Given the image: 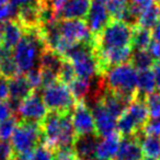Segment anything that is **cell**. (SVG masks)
<instances>
[{
  "label": "cell",
  "instance_id": "cell-26",
  "mask_svg": "<svg viewBox=\"0 0 160 160\" xmlns=\"http://www.w3.org/2000/svg\"><path fill=\"white\" fill-rule=\"evenodd\" d=\"M139 131H142L139 125L137 124L136 120L129 114V112L127 111V110L118 118L116 132H118L122 137L135 135V134L138 133Z\"/></svg>",
  "mask_w": 160,
  "mask_h": 160
},
{
  "label": "cell",
  "instance_id": "cell-40",
  "mask_svg": "<svg viewBox=\"0 0 160 160\" xmlns=\"http://www.w3.org/2000/svg\"><path fill=\"white\" fill-rule=\"evenodd\" d=\"M12 115H16V114H14L9 101H0V123L11 118Z\"/></svg>",
  "mask_w": 160,
  "mask_h": 160
},
{
  "label": "cell",
  "instance_id": "cell-41",
  "mask_svg": "<svg viewBox=\"0 0 160 160\" xmlns=\"http://www.w3.org/2000/svg\"><path fill=\"white\" fill-rule=\"evenodd\" d=\"M9 99V82L8 79L0 76V101H6Z\"/></svg>",
  "mask_w": 160,
  "mask_h": 160
},
{
  "label": "cell",
  "instance_id": "cell-29",
  "mask_svg": "<svg viewBox=\"0 0 160 160\" xmlns=\"http://www.w3.org/2000/svg\"><path fill=\"white\" fill-rule=\"evenodd\" d=\"M105 7L112 20L124 21L129 11V0H109Z\"/></svg>",
  "mask_w": 160,
  "mask_h": 160
},
{
  "label": "cell",
  "instance_id": "cell-50",
  "mask_svg": "<svg viewBox=\"0 0 160 160\" xmlns=\"http://www.w3.org/2000/svg\"><path fill=\"white\" fill-rule=\"evenodd\" d=\"M153 2H156V3H160V0H152Z\"/></svg>",
  "mask_w": 160,
  "mask_h": 160
},
{
  "label": "cell",
  "instance_id": "cell-14",
  "mask_svg": "<svg viewBox=\"0 0 160 160\" xmlns=\"http://www.w3.org/2000/svg\"><path fill=\"white\" fill-rule=\"evenodd\" d=\"M100 101L102 102L103 107L107 109V111L115 118H120L126 111V109L132 102L127 98L112 91V90L107 89V88H105L104 92L101 96Z\"/></svg>",
  "mask_w": 160,
  "mask_h": 160
},
{
  "label": "cell",
  "instance_id": "cell-24",
  "mask_svg": "<svg viewBox=\"0 0 160 160\" xmlns=\"http://www.w3.org/2000/svg\"><path fill=\"white\" fill-rule=\"evenodd\" d=\"M160 21V3L153 2L144 9L138 18L137 25L145 29L152 30Z\"/></svg>",
  "mask_w": 160,
  "mask_h": 160
},
{
  "label": "cell",
  "instance_id": "cell-51",
  "mask_svg": "<svg viewBox=\"0 0 160 160\" xmlns=\"http://www.w3.org/2000/svg\"><path fill=\"white\" fill-rule=\"evenodd\" d=\"M14 160H18V159H17V158H16V159H14Z\"/></svg>",
  "mask_w": 160,
  "mask_h": 160
},
{
  "label": "cell",
  "instance_id": "cell-17",
  "mask_svg": "<svg viewBox=\"0 0 160 160\" xmlns=\"http://www.w3.org/2000/svg\"><path fill=\"white\" fill-rule=\"evenodd\" d=\"M122 136L115 132L100 139L96 150V157L101 160H114L118 151Z\"/></svg>",
  "mask_w": 160,
  "mask_h": 160
},
{
  "label": "cell",
  "instance_id": "cell-3",
  "mask_svg": "<svg viewBox=\"0 0 160 160\" xmlns=\"http://www.w3.org/2000/svg\"><path fill=\"white\" fill-rule=\"evenodd\" d=\"M45 47L41 28L24 31L23 38L13 49V58L21 73H27L35 68L41 53Z\"/></svg>",
  "mask_w": 160,
  "mask_h": 160
},
{
  "label": "cell",
  "instance_id": "cell-35",
  "mask_svg": "<svg viewBox=\"0 0 160 160\" xmlns=\"http://www.w3.org/2000/svg\"><path fill=\"white\" fill-rule=\"evenodd\" d=\"M25 77H27L30 86H31L34 91H38V89H42V72H41L40 67L29 70L25 73Z\"/></svg>",
  "mask_w": 160,
  "mask_h": 160
},
{
  "label": "cell",
  "instance_id": "cell-38",
  "mask_svg": "<svg viewBox=\"0 0 160 160\" xmlns=\"http://www.w3.org/2000/svg\"><path fill=\"white\" fill-rule=\"evenodd\" d=\"M142 132L146 136H160V118H151L144 125Z\"/></svg>",
  "mask_w": 160,
  "mask_h": 160
},
{
  "label": "cell",
  "instance_id": "cell-21",
  "mask_svg": "<svg viewBox=\"0 0 160 160\" xmlns=\"http://www.w3.org/2000/svg\"><path fill=\"white\" fill-rule=\"evenodd\" d=\"M156 89L155 76L152 69L139 70L137 75V97L146 98Z\"/></svg>",
  "mask_w": 160,
  "mask_h": 160
},
{
  "label": "cell",
  "instance_id": "cell-28",
  "mask_svg": "<svg viewBox=\"0 0 160 160\" xmlns=\"http://www.w3.org/2000/svg\"><path fill=\"white\" fill-rule=\"evenodd\" d=\"M129 62L133 65L136 70L139 71L152 69L156 64V60L148 52V49H146V51H133Z\"/></svg>",
  "mask_w": 160,
  "mask_h": 160
},
{
  "label": "cell",
  "instance_id": "cell-5",
  "mask_svg": "<svg viewBox=\"0 0 160 160\" xmlns=\"http://www.w3.org/2000/svg\"><path fill=\"white\" fill-rule=\"evenodd\" d=\"M10 139L16 156L30 155L42 142L41 123L19 120L18 126Z\"/></svg>",
  "mask_w": 160,
  "mask_h": 160
},
{
  "label": "cell",
  "instance_id": "cell-31",
  "mask_svg": "<svg viewBox=\"0 0 160 160\" xmlns=\"http://www.w3.org/2000/svg\"><path fill=\"white\" fill-rule=\"evenodd\" d=\"M19 118L17 115H12L11 118L0 123V139L9 140L12 137L17 126H18Z\"/></svg>",
  "mask_w": 160,
  "mask_h": 160
},
{
  "label": "cell",
  "instance_id": "cell-43",
  "mask_svg": "<svg viewBox=\"0 0 160 160\" xmlns=\"http://www.w3.org/2000/svg\"><path fill=\"white\" fill-rule=\"evenodd\" d=\"M36 0H10V2L17 8H20L22 6H25V5H29V3H32V2H35Z\"/></svg>",
  "mask_w": 160,
  "mask_h": 160
},
{
  "label": "cell",
  "instance_id": "cell-45",
  "mask_svg": "<svg viewBox=\"0 0 160 160\" xmlns=\"http://www.w3.org/2000/svg\"><path fill=\"white\" fill-rule=\"evenodd\" d=\"M10 2V0H0V7H2L5 5H8Z\"/></svg>",
  "mask_w": 160,
  "mask_h": 160
},
{
  "label": "cell",
  "instance_id": "cell-25",
  "mask_svg": "<svg viewBox=\"0 0 160 160\" xmlns=\"http://www.w3.org/2000/svg\"><path fill=\"white\" fill-rule=\"evenodd\" d=\"M152 32L151 30L145 29L139 25H136L133 29L132 38V48L133 51H146L150 43L152 42Z\"/></svg>",
  "mask_w": 160,
  "mask_h": 160
},
{
  "label": "cell",
  "instance_id": "cell-49",
  "mask_svg": "<svg viewBox=\"0 0 160 160\" xmlns=\"http://www.w3.org/2000/svg\"><path fill=\"white\" fill-rule=\"evenodd\" d=\"M142 160H156V159H152V158H148V157H146V158H142Z\"/></svg>",
  "mask_w": 160,
  "mask_h": 160
},
{
  "label": "cell",
  "instance_id": "cell-42",
  "mask_svg": "<svg viewBox=\"0 0 160 160\" xmlns=\"http://www.w3.org/2000/svg\"><path fill=\"white\" fill-rule=\"evenodd\" d=\"M152 72L153 76H155L156 88L158 89V91H160V64L156 62L155 66L152 67Z\"/></svg>",
  "mask_w": 160,
  "mask_h": 160
},
{
  "label": "cell",
  "instance_id": "cell-9",
  "mask_svg": "<svg viewBox=\"0 0 160 160\" xmlns=\"http://www.w3.org/2000/svg\"><path fill=\"white\" fill-rule=\"evenodd\" d=\"M71 120L77 136L97 134L93 114L85 101H77L71 112Z\"/></svg>",
  "mask_w": 160,
  "mask_h": 160
},
{
  "label": "cell",
  "instance_id": "cell-7",
  "mask_svg": "<svg viewBox=\"0 0 160 160\" xmlns=\"http://www.w3.org/2000/svg\"><path fill=\"white\" fill-rule=\"evenodd\" d=\"M58 28L62 36L70 44L86 42L93 43V36L87 23L81 19H59Z\"/></svg>",
  "mask_w": 160,
  "mask_h": 160
},
{
  "label": "cell",
  "instance_id": "cell-32",
  "mask_svg": "<svg viewBox=\"0 0 160 160\" xmlns=\"http://www.w3.org/2000/svg\"><path fill=\"white\" fill-rule=\"evenodd\" d=\"M145 102L148 108L149 116L151 118H160V91L152 92L145 98Z\"/></svg>",
  "mask_w": 160,
  "mask_h": 160
},
{
  "label": "cell",
  "instance_id": "cell-48",
  "mask_svg": "<svg viewBox=\"0 0 160 160\" xmlns=\"http://www.w3.org/2000/svg\"><path fill=\"white\" fill-rule=\"evenodd\" d=\"M87 160H101V159H99V158H97V157H92V158H89V159H87Z\"/></svg>",
  "mask_w": 160,
  "mask_h": 160
},
{
  "label": "cell",
  "instance_id": "cell-34",
  "mask_svg": "<svg viewBox=\"0 0 160 160\" xmlns=\"http://www.w3.org/2000/svg\"><path fill=\"white\" fill-rule=\"evenodd\" d=\"M28 160H54V150L46 144L41 142L30 155Z\"/></svg>",
  "mask_w": 160,
  "mask_h": 160
},
{
  "label": "cell",
  "instance_id": "cell-46",
  "mask_svg": "<svg viewBox=\"0 0 160 160\" xmlns=\"http://www.w3.org/2000/svg\"><path fill=\"white\" fill-rule=\"evenodd\" d=\"M2 43V24L0 23V44Z\"/></svg>",
  "mask_w": 160,
  "mask_h": 160
},
{
  "label": "cell",
  "instance_id": "cell-1",
  "mask_svg": "<svg viewBox=\"0 0 160 160\" xmlns=\"http://www.w3.org/2000/svg\"><path fill=\"white\" fill-rule=\"evenodd\" d=\"M71 112L49 111L41 122L43 139L49 148L72 147L77 137L71 120Z\"/></svg>",
  "mask_w": 160,
  "mask_h": 160
},
{
  "label": "cell",
  "instance_id": "cell-27",
  "mask_svg": "<svg viewBox=\"0 0 160 160\" xmlns=\"http://www.w3.org/2000/svg\"><path fill=\"white\" fill-rule=\"evenodd\" d=\"M73 98L77 101H86L92 89V79L76 77L68 85Z\"/></svg>",
  "mask_w": 160,
  "mask_h": 160
},
{
  "label": "cell",
  "instance_id": "cell-8",
  "mask_svg": "<svg viewBox=\"0 0 160 160\" xmlns=\"http://www.w3.org/2000/svg\"><path fill=\"white\" fill-rule=\"evenodd\" d=\"M47 113L48 112L42 98V94H40L38 91H33L21 102L16 115L20 121L41 123Z\"/></svg>",
  "mask_w": 160,
  "mask_h": 160
},
{
  "label": "cell",
  "instance_id": "cell-4",
  "mask_svg": "<svg viewBox=\"0 0 160 160\" xmlns=\"http://www.w3.org/2000/svg\"><path fill=\"white\" fill-rule=\"evenodd\" d=\"M133 29L134 27L124 21L111 20L109 24L93 38L94 51H107L131 46Z\"/></svg>",
  "mask_w": 160,
  "mask_h": 160
},
{
  "label": "cell",
  "instance_id": "cell-47",
  "mask_svg": "<svg viewBox=\"0 0 160 160\" xmlns=\"http://www.w3.org/2000/svg\"><path fill=\"white\" fill-rule=\"evenodd\" d=\"M94 2H100V3H103V5H105V3L109 1V0H93Z\"/></svg>",
  "mask_w": 160,
  "mask_h": 160
},
{
  "label": "cell",
  "instance_id": "cell-39",
  "mask_svg": "<svg viewBox=\"0 0 160 160\" xmlns=\"http://www.w3.org/2000/svg\"><path fill=\"white\" fill-rule=\"evenodd\" d=\"M17 12H18V8L14 7L11 2L0 7V23L9 20V19L16 18Z\"/></svg>",
  "mask_w": 160,
  "mask_h": 160
},
{
  "label": "cell",
  "instance_id": "cell-16",
  "mask_svg": "<svg viewBox=\"0 0 160 160\" xmlns=\"http://www.w3.org/2000/svg\"><path fill=\"white\" fill-rule=\"evenodd\" d=\"M100 138L97 134L90 135L77 136L73 142V150H75L79 160H87L96 156L97 146H98Z\"/></svg>",
  "mask_w": 160,
  "mask_h": 160
},
{
  "label": "cell",
  "instance_id": "cell-33",
  "mask_svg": "<svg viewBox=\"0 0 160 160\" xmlns=\"http://www.w3.org/2000/svg\"><path fill=\"white\" fill-rule=\"evenodd\" d=\"M76 77H77V75H76L75 68H73L71 62L65 58L64 62H62V67H60L59 73H58L59 81H62V83H65V85L68 86Z\"/></svg>",
  "mask_w": 160,
  "mask_h": 160
},
{
  "label": "cell",
  "instance_id": "cell-52",
  "mask_svg": "<svg viewBox=\"0 0 160 160\" xmlns=\"http://www.w3.org/2000/svg\"><path fill=\"white\" fill-rule=\"evenodd\" d=\"M0 76H1V75H0Z\"/></svg>",
  "mask_w": 160,
  "mask_h": 160
},
{
  "label": "cell",
  "instance_id": "cell-11",
  "mask_svg": "<svg viewBox=\"0 0 160 160\" xmlns=\"http://www.w3.org/2000/svg\"><path fill=\"white\" fill-rule=\"evenodd\" d=\"M8 82H9V99L8 101L11 105L14 114H17L21 102L25 98H28L34 90L32 89L27 77L23 73H20V75L9 79Z\"/></svg>",
  "mask_w": 160,
  "mask_h": 160
},
{
  "label": "cell",
  "instance_id": "cell-19",
  "mask_svg": "<svg viewBox=\"0 0 160 160\" xmlns=\"http://www.w3.org/2000/svg\"><path fill=\"white\" fill-rule=\"evenodd\" d=\"M91 7V0H68L59 13V19L85 20Z\"/></svg>",
  "mask_w": 160,
  "mask_h": 160
},
{
  "label": "cell",
  "instance_id": "cell-15",
  "mask_svg": "<svg viewBox=\"0 0 160 160\" xmlns=\"http://www.w3.org/2000/svg\"><path fill=\"white\" fill-rule=\"evenodd\" d=\"M142 158L144 153L137 135L122 137L114 160H142Z\"/></svg>",
  "mask_w": 160,
  "mask_h": 160
},
{
  "label": "cell",
  "instance_id": "cell-30",
  "mask_svg": "<svg viewBox=\"0 0 160 160\" xmlns=\"http://www.w3.org/2000/svg\"><path fill=\"white\" fill-rule=\"evenodd\" d=\"M20 70L18 68L16 60L13 58V55L5 58L3 60L0 62V75L5 77L6 79H11L16 76L20 75Z\"/></svg>",
  "mask_w": 160,
  "mask_h": 160
},
{
  "label": "cell",
  "instance_id": "cell-44",
  "mask_svg": "<svg viewBox=\"0 0 160 160\" xmlns=\"http://www.w3.org/2000/svg\"><path fill=\"white\" fill-rule=\"evenodd\" d=\"M152 38H155V41L160 42V21L157 23L155 28L152 29Z\"/></svg>",
  "mask_w": 160,
  "mask_h": 160
},
{
  "label": "cell",
  "instance_id": "cell-22",
  "mask_svg": "<svg viewBox=\"0 0 160 160\" xmlns=\"http://www.w3.org/2000/svg\"><path fill=\"white\" fill-rule=\"evenodd\" d=\"M127 111L129 112L132 116L136 120L137 124L139 125L140 129L144 127V125L148 122L149 120V111L148 108L145 102V98H140V97H136L131 104L127 108Z\"/></svg>",
  "mask_w": 160,
  "mask_h": 160
},
{
  "label": "cell",
  "instance_id": "cell-12",
  "mask_svg": "<svg viewBox=\"0 0 160 160\" xmlns=\"http://www.w3.org/2000/svg\"><path fill=\"white\" fill-rule=\"evenodd\" d=\"M112 20L111 16L108 12L105 5L100 2H92L90 10L88 12V16L86 18L89 31L91 32L92 36H97Z\"/></svg>",
  "mask_w": 160,
  "mask_h": 160
},
{
  "label": "cell",
  "instance_id": "cell-20",
  "mask_svg": "<svg viewBox=\"0 0 160 160\" xmlns=\"http://www.w3.org/2000/svg\"><path fill=\"white\" fill-rule=\"evenodd\" d=\"M64 59L65 57H62L60 54L56 53L53 49L45 47L41 53L40 58H38V67L41 69H48V70L59 73Z\"/></svg>",
  "mask_w": 160,
  "mask_h": 160
},
{
  "label": "cell",
  "instance_id": "cell-2",
  "mask_svg": "<svg viewBox=\"0 0 160 160\" xmlns=\"http://www.w3.org/2000/svg\"><path fill=\"white\" fill-rule=\"evenodd\" d=\"M137 75L138 71L128 62L109 68L102 78L107 89L133 101L137 97Z\"/></svg>",
  "mask_w": 160,
  "mask_h": 160
},
{
  "label": "cell",
  "instance_id": "cell-6",
  "mask_svg": "<svg viewBox=\"0 0 160 160\" xmlns=\"http://www.w3.org/2000/svg\"><path fill=\"white\" fill-rule=\"evenodd\" d=\"M42 90V98L49 111L70 112L77 103L69 87L62 81H57Z\"/></svg>",
  "mask_w": 160,
  "mask_h": 160
},
{
  "label": "cell",
  "instance_id": "cell-13",
  "mask_svg": "<svg viewBox=\"0 0 160 160\" xmlns=\"http://www.w3.org/2000/svg\"><path fill=\"white\" fill-rule=\"evenodd\" d=\"M16 19L24 31L40 29L42 25V21H41V10L38 2L35 1L18 8Z\"/></svg>",
  "mask_w": 160,
  "mask_h": 160
},
{
  "label": "cell",
  "instance_id": "cell-36",
  "mask_svg": "<svg viewBox=\"0 0 160 160\" xmlns=\"http://www.w3.org/2000/svg\"><path fill=\"white\" fill-rule=\"evenodd\" d=\"M54 160H79L72 147H59L54 150Z\"/></svg>",
  "mask_w": 160,
  "mask_h": 160
},
{
  "label": "cell",
  "instance_id": "cell-10",
  "mask_svg": "<svg viewBox=\"0 0 160 160\" xmlns=\"http://www.w3.org/2000/svg\"><path fill=\"white\" fill-rule=\"evenodd\" d=\"M88 107L91 109L96 123V133L99 137H105L116 132V118L107 111L102 102L98 101L91 103Z\"/></svg>",
  "mask_w": 160,
  "mask_h": 160
},
{
  "label": "cell",
  "instance_id": "cell-23",
  "mask_svg": "<svg viewBox=\"0 0 160 160\" xmlns=\"http://www.w3.org/2000/svg\"><path fill=\"white\" fill-rule=\"evenodd\" d=\"M139 138L140 146L142 149V153L146 157L152 159H160V139L156 136H146L142 134V131L136 133Z\"/></svg>",
  "mask_w": 160,
  "mask_h": 160
},
{
  "label": "cell",
  "instance_id": "cell-18",
  "mask_svg": "<svg viewBox=\"0 0 160 160\" xmlns=\"http://www.w3.org/2000/svg\"><path fill=\"white\" fill-rule=\"evenodd\" d=\"M2 24V43L6 47L14 49L24 35V30L16 18L1 22Z\"/></svg>",
  "mask_w": 160,
  "mask_h": 160
},
{
  "label": "cell",
  "instance_id": "cell-37",
  "mask_svg": "<svg viewBox=\"0 0 160 160\" xmlns=\"http://www.w3.org/2000/svg\"><path fill=\"white\" fill-rule=\"evenodd\" d=\"M16 157L11 142L0 139V160H14Z\"/></svg>",
  "mask_w": 160,
  "mask_h": 160
}]
</instances>
